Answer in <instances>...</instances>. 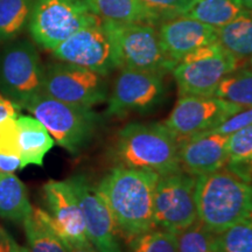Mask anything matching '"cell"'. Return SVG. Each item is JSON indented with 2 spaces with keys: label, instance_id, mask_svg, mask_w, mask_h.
<instances>
[{
  "label": "cell",
  "instance_id": "obj_18",
  "mask_svg": "<svg viewBox=\"0 0 252 252\" xmlns=\"http://www.w3.org/2000/svg\"><path fill=\"white\" fill-rule=\"evenodd\" d=\"M17 122L21 167L24 169L30 165L43 166L45 157L55 145L54 139L36 118L19 116Z\"/></svg>",
  "mask_w": 252,
  "mask_h": 252
},
{
  "label": "cell",
  "instance_id": "obj_21",
  "mask_svg": "<svg viewBox=\"0 0 252 252\" xmlns=\"http://www.w3.org/2000/svg\"><path fill=\"white\" fill-rule=\"evenodd\" d=\"M26 186L13 173H0V216L23 223L32 213Z\"/></svg>",
  "mask_w": 252,
  "mask_h": 252
},
{
  "label": "cell",
  "instance_id": "obj_14",
  "mask_svg": "<svg viewBox=\"0 0 252 252\" xmlns=\"http://www.w3.org/2000/svg\"><path fill=\"white\" fill-rule=\"evenodd\" d=\"M67 181L80 204L88 241L98 252H122L117 225L96 188L83 176H74Z\"/></svg>",
  "mask_w": 252,
  "mask_h": 252
},
{
  "label": "cell",
  "instance_id": "obj_5",
  "mask_svg": "<svg viewBox=\"0 0 252 252\" xmlns=\"http://www.w3.org/2000/svg\"><path fill=\"white\" fill-rule=\"evenodd\" d=\"M99 20L82 0H34L28 24L37 45L54 50L76 32Z\"/></svg>",
  "mask_w": 252,
  "mask_h": 252
},
{
  "label": "cell",
  "instance_id": "obj_27",
  "mask_svg": "<svg viewBox=\"0 0 252 252\" xmlns=\"http://www.w3.org/2000/svg\"><path fill=\"white\" fill-rule=\"evenodd\" d=\"M178 252H215L216 234L198 220L175 234Z\"/></svg>",
  "mask_w": 252,
  "mask_h": 252
},
{
  "label": "cell",
  "instance_id": "obj_3",
  "mask_svg": "<svg viewBox=\"0 0 252 252\" xmlns=\"http://www.w3.org/2000/svg\"><path fill=\"white\" fill-rule=\"evenodd\" d=\"M117 166L145 169L160 176L181 171L179 144L163 123H131L118 132L113 146Z\"/></svg>",
  "mask_w": 252,
  "mask_h": 252
},
{
  "label": "cell",
  "instance_id": "obj_2",
  "mask_svg": "<svg viewBox=\"0 0 252 252\" xmlns=\"http://www.w3.org/2000/svg\"><path fill=\"white\" fill-rule=\"evenodd\" d=\"M197 220L214 234L252 219V185L224 166L196 178Z\"/></svg>",
  "mask_w": 252,
  "mask_h": 252
},
{
  "label": "cell",
  "instance_id": "obj_15",
  "mask_svg": "<svg viewBox=\"0 0 252 252\" xmlns=\"http://www.w3.org/2000/svg\"><path fill=\"white\" fill-rule=\"evenodd\" d=\"M42 190L50 225L63 243L89 242L80 204L68 181H49Z\"/></svg>",
  "mask_w": 252,
  "mask_h": 252
},
{
  "label": "cell",
  "instance_id": "obj_11",
  "mask_svg": "<svg viewBox=\"0 0 252 252\" xmlns=\"http://www.w3.org/2000/svg\"><path fill=\"white\" fill-rule=\"evenodd\" d=\"M241 110L216 96H180L163 124L180 144L214 130Z\"/></svg>",
  "mask_w": 252,
  "mask_h": 252
},
{
  "label": "cell",
  "instance_id": "obj_1",
  "mask_svg": "<svg viewBox=\"0 0 252 252\" xmlns=\"http://www.w3.org/2000/svg\"><path fill=\"white\" fill-rule=\"evenodd\" d=\"M159 178L151 171L116 166L97 186L96 190L112 214L119 236L127 243L156 228L153 206Z\"/></svg>",
  "mask_w": 252,
  "mask_h": 252
},
{
  "label": "cell",
  "instance_id": "obj_20",
  "mask_svg": "<svg viewBox=\"0 0 252 252\" xmlns=\"http://www.w3.org/2000/svg\"><path fill=\"white\" fill-rule=\"evenodd\" d=\"M100 19L118 23H141L156 25L161 18L140 0H82Z\"/></svg>",
  "mask_w": 252,
  "mask_h": 252
},
{
  "label": "cell",
  "instance_id": "obj_24",
  "mask_svg": "<svg viewBox=\"0 0 252 252\" xmlns=\"http://www.w3.org/2000/svg\"><path fill=\"white\" fill-rule=\"evenodd\" d=\"M214 96L247 109L252 106V67L235 69L220 82Z\"/></svg>",
  "mask_w": 252,
  "mask_h": 252
},
{
  "label": "cell",
  "instance_id": "obj_22",
  "mask_svg": "<svg viewBox=\"0 0 252 252\" xmlns=\"http://www.w3.org/2000/svg\"><path fill=\"white\" fill-rule=\"evenodd\" d=\"M28 252H68L62 239L52 228L49 214L40 208H33L23 222Z\"/></svg>",
  "mask_w": 252,
  "mask_h": 252
},
{
  "label": "cell",
  "instance_id": "obj_37",
  "mask_svg": "<svg viewBox=\"0 0 252 252\" xmlns=\"http://www.w3.org/2000/svg\"><path fill=\"white\" fill-rule=\"evenodd\" d=\"M9 243H11L12 252H28V249L21 247V245H19L17 242H15L14 239L11 237V236H9Z\"/></svg>",
  "mask_w": 252,
  "mask_h": 252
},
{
  "label": "cell",
  "instance_id": "obj_10",
  "mask_svg": "<svg viewBox=\"0 0 252 252\" xmlns=\"http://www.w3.org/2000/svg\"><path fill=\"white\" fill-rule=\"evenodd\" d=\"M196 178L179 171L161 175L154 193V225L176 234L197 220Z\"/></svg>",
  "mask_w": 252,
  "mask_h": 252
},
{
  "label": "cell",
  "instance_id": "obj_16",
  "mask_svg": "<svg viewBox=\"0 0 252 252\" xmlns=\"http://www.w3.org/2000/svg\"><path fill=\"white\" fill-rule=\"evenodd\" d=\"M165 53L176 64L193 50L216 41V28L186 15L166 19L157 28Z\"/></svg>",
  "mask_w": 252,
  "mask_h": 252
},
{
  "label": "cell",
  "instance_id": "obj_30",
  "mask_svg": "<svg viewBox=\"0 0 252 252\" xmlns=\"http://www.w3.org/2000/svg\"><path fill=\"white\" fill-rule=\"evenodd\" d=\"M143 4L157 13L161 20L185 15L195 0H140Z\"/></svg>",
  "mask_w": 252,
  "mask_h": 252
},
{
  "label": "cell",
  "instance_id": "obj_4",
  "mask_svg": "<svg viewBox=\"0 0 252 252\" xmlns=\"http://www.w3.org/2000/svg\"><path fill=\"white\" fill-rule=\"evenodd\" d=\"M27 109L49 132L55 144L77 154L89 144L97 127V115L90 108L72 105L45 93L27 102Z\"/></svg>",
  "mask_w": 252,
  "mask_h": 252
},
{
  "label": "cell",
  "instance_id": "obj_25",
  "mask_svg": "<svg viewBox=\"0 0 252 252\" xmlns=\"http://www.w3.org/2000/svg\"><path fill=\"white\" fill-rule=\"evenodd\" d=\"M34 0H0V42L18 36L30 21Z\"/></svg>",
  "mask_w": 252,
  "mask_h": 252
},
{
  "label": "cell",
  "instance_id": "obj_26",
  "mask_svg": "<svg viewBox=\"0 0 252 252\" xmlns=\"http://www.w3.org/2000/svg\"><path fill=\"white\" fill-rule=\"evenodd\" d=\"M215 252H252V219L216 234Z\"/></svg>",
  "mask_w": 252,
  "mask_h": 252
},
{
  "label": "cell",
  "instance_id": "obj_38",
  "mask_svg": "<svg viewBox=\"0 0 252 252\" xmlns=\"http://www.w3.org/2000/svg\"><path fill=\"white\" fill-rule=\"evenodd\" d=\"M241 1L245 9H251L252 11V0H241Z\"/></svg>",
  "mask_w": 252,
  "mask_h": 252
},
{
  "label": "cell",
  "instance_id": "obj_9",
  "mask_svg": "<svg viewBox=\"0 0 252 252\" xmlns=\"http://www.w3.org/2000/svg\"><path fill=\"white\" fill-rule=\"evenodd\" d=\"M61 62L70 63L105 75L121 68V61L105 21L82 28L53 50Z\"/></svg>",
  "mask_w": 252,
  "mask_h": 252
},
{
  "label": "cell",
  "instance_id": "obj_8",
  "mask_svg": "<svg viewBox=\"0 0 252 252\" xmlns=\"http://www.w3.org/2000/svg\"><path fill=\"white\" fill-rule=\"evenodd\" d=\"M45 70L35 47L18 41L0 54V90L7 98L23 106L42 93Z\"/></svg>",
  "mask_w": 252,
  "mask_h": 252
},
{
  "label": "cell",
  "instance_id": "obj_28",
  "mask_svg": "<svg viewBox=\"0 0 252 252\" xmlns=\"http://www.w3.org/2000/svg\"><path fill=\"white\" fill-rule=\"evenodd\" d=\"M225 166L234 172L252 167V124L229 135Z\"/></svg>",
  "mask_w": 252,
  "mask_h": 252
},
{
  "label": "cell",
  "instance_id": "obj_33",
  "mask_svg": "<svg viewBox=\"0 0 252 252\" xmlns=\"http://www.w3.org/2000/svg\"><path fill=\"white\" fill-rule=\"evenodd\" d=\"M8 117H19V105L0 94V122Z\"/></svg>",
  "mask_w": 252,
  "mask_h": 252
},
{
  "label": "cell",
  "instance_id": "obj_13",
  "mask_svg": "<svg viewBox=\"0 0 252 252\" xmlns=\"http://www.w3.org/2000/svg\"><path fill=\"white\" fill-rule=\"evenodd\" d=\"M165 94L162 75L122 68L108 98L106 115L124 118L133 112H146L161 102Z\"/></svg>",
  "mask_w": 252,
  "mask_h": 252
},
{
  "label": "cell",
  "instance_id": "obj_36",
  "mask_svg": "<svg viewBox=\"0 0 252 252\" xmlns=\"http://www.w3.org/2000/svg\"><path fill=\"white\" fill-rule=\"evenodd\" d=\"M0 252H12L9 235L0 229Z\"/></svg>",
  "mask_w": 252,
  "mask_h": 252
},
{
  "label": "cell",
  "instance_id": "obj_7",
  "mask_svg": "<svg viewBox=\"0 0 252 252\" xmlns=\"http://www.w3.org/2000/svg\"><path fill=\"white\" fill-rule=\"evenodd\" d=\"M237 68L238 62L215 41L186 55L172 72L180 96H214L220 82Z\"/></svg>",
  "mask_w": 252,
  "mask_h": 252
},
{
  "label": "cell",
  "instance_id": "obj_35",
  "mask_svg": "<svg viewBox=\"0 0 252 252\" xmlns=\"http://www.w3.org/2000/svg\"><path fill=\"white\" fill-rule=\"evenodd\" d=\"M68 252H98L90 242H65Z\"/></svg>",
  "mask_w": 252,
  "mask_h": 252
},
{
  "label": "cell",
  "instance_id": "obj_31",
  "mask_svg": "<svg viewBox=\"0 0 252 252\" xmlns=\"http://www.w3.org/2000/svg\"><path fill=\"white\" fill-rule=\"evenodd\" d=\"M17 119L18 117H8L0 122V154L20 157Z\"/></svg>",
  "mask_w": 252,
  "mask_h": 252
},
{
  "label": "cell",
  "instance_id": "obj_39",
  "mask_svg": "<svg viewBox=\"0 0 252 252\" xmlns=\"http://www.w3.org/2000/svg\"><path fill=\"white\" fill-rule=\"evenodd\" d=\"M250 65H251V67H252V59L250 60Z\"/></svg>",
  "mask_w": 252,
  "mask_h": 252
},
{
  "label": "cell",
  "instance_id": "obj_32",
  "mask_svg": "<svg viewBox=\"0 0 252 252\" xmlns=\"http://www.w3.org/2000/svg\"><path fill=\"white\" fill-rule=\"evenodd\" d=\"M252 124V106L251 108H247L241 110L235 115H232L231 117H229L226 121H224L222 124L217 126V127L212 130V132L215 133L230 135L235 133L236 131L241 130V128L245 127Z\"/></svg>",
  "mask_w": 252,
  "mask_h": 252
},
{
  "label": "cell",
  "instance_id": "obj_23",
  "mask_svg": "<svg viewBox=\"0 0 252 252\" xmlns=\"http://www.w3.org/2000/svg\"><path fill=\"white\" fill-rule=\"evenodd\" d=\"M243 9L241 0H195L185 15L220 28L234 20Z\"/></svg>",
  "mask_w": 252,
  "mask_h": 252
},
{
  "label": "cell",
  "instance_id": "obj_29",
  "mask_svg": "<svg viewBox=\"0 0 252 252\" xmlns=\"http://www.w3.org/2000/svg\"><path fill=\"white\" fill-rule=\"evenodd\" d=\"M131 252H178L175 234L153 228L128 242Z\"/></svg>",
  "mask_w": 252,
  "mask_h": 252
},
{
  "label": "cell",
  "instance_id": "obj_17",
  "mask_svg": "<svg viewBox=\"0 0 252 252\" xmlns=\"http://www.w3.org/2000/svg\"><path fill=\"white\" fill-rule=\"evenodd\" d=\"M229 135L206 132L179 144V163L182 172L197 178L224 167L228 162Z\"/></svg>",
  "mask_w": 252,
  "mask_h": 252
},
{
  "label": "cell",
  "instance_id": "obj_12",
  "mask_svg": "<svg viewBox=\"0 0 252 252\" xmlns=\"http://www.w3.org/2000/svg\"><path fill=\"white\" fill-rule=\"evenodd\" d=\"M42 93L61 102L90 109L108 99L103 75L65 62L50 64L45 70Z\"/></svg>",
  "mask_w": 252,
  "mask_h": 252
},
{
  "label": "cell",
  "instance_id": "obj_34",
  "mask_svg": "<svg viewBox=\"0 0 252 252\" xmlns=\"http://www.w3.org/2000/svg\"><path fill=\"white\" fill-rule=\"evenodd\" d=\"M18 169H23L20 157L0 154V173H14Z\"/></svg>",
  "mask_w": 252,
  "mask_h": 252
},
{
  "label": "cell",
  "instance_id": "obj_19",
  "mask_svg": "<svg viewBox=\"0 0 252 252\" xmlns=\"http://www.w3.org/2000/svg\"><path fill=\"white\" fill-rule=\"evenodd\" d=\"M216 41L241 67L252 59V11L243 9L234 20L216 28Z\"/></svg>",
  "mask_w": 252,
  "mask_h": 252
},
{
  "label": "cell",
  "instance_id": "obj_6",
  "mask_svg": "<svg viewBox=\"0 0 252 252\" xmlns=\"http://www.w3.org/2000/svg\"><path fill=\"white\" fill-rule=\"evenodd\" d=\"M105 21L121 61V68L165 75L176 63L167 56L154 25Z\"/></svg>",
  "mask_w": 252,
  "mask_h": 252
}]
</instances>
